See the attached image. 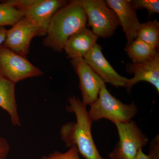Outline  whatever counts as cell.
I'll return each mask as SVG.
<instances>
[{"label":"cell","mask_w":159,"mask_h":159,"mask_svg":"<svg viewBox=\"0 0 159 159\" xmlns=\"http://www.w3.org/2000/svg\"><path fill=\"white\" fill-rule=\"evenodd\" d=\"M107 5L116 15L127 39V45L137 37L141 26L136 9L131 0H106Z\"/></svg>","instance_id":"cell-11"},{"label":"cell","mask_w":159,"mask_h":159,"mask_svg":"<svg viewBox=\"0 0 159 159\" xmlns=\"http://www.w3.org/2000/svg\"><path fill=\"white\" fill-rule=\"evenodd\" d=\"M24 17L20 10L11 6L7 1L0 2V27L14 25Z\"/></svg>","instance_id":"cell-17"},{"label":"cell","mask_w":159,"mask_h":159,"mask_svg":"<svg viewBox=\"0 0 159 159\" xmlns=\"http://www.w3.org/2000/svg\"><path fill=\"white\" fill-rule=\"evenodd\" d=\"M135 159H149L148 155L145 154L143 151V149H141L139 152Z\"/></svg>","instance_id":"cell-23"},{"label":"cell","mask_w":159,"mask_h":159,"mask_svg":"<svg viewBox=\"0 0 159 159\" xmlns=\"http://www.w3.org/2000/svg\"><path fill=\"white\" fill-rule=\"evenodd\" d=\"M10 151V145L7 139L0 137V159H6Z\"/></svg>","instance_id":"cell-21"},{"label":"cell","mask_w":159,"mask_h":159,"mask_svg":"<svg viewBox=\"0 0 159 159\" xmlns=\"http://www.w3.org/2000/svg\"><path fill=\"white\" fill-rule=\"evenodd\" d=\"M98 39L92 30L84 27L69 38L63 51L71 59L83 58L97 43Z\"/></svg>","instance_id":"cell-13"},{"label":"cell","mask_w":159,"mask_h":159,"mask_svg":"<svg viewBox=\"0 0 159 159\" xmlns=\"http://www.w3.org/2000/svg\"><path fill=\"white\" fill-rule=\"evenodd\" d=\"M87 18L82 7L71 1L54 14L49 23L43 45L55 52L63 51L69 38L86 27Z\"/></svg>","instance_id":"cell-2"},{"label":"cell","mask_w":159,"mask_h":159,"mask_svg":"<svg viewBox=\"0 0 159 159\" xmlns=\"http://www.w3.org/2000/svg\"><path fill=\"white\" fill-rule=\"evenodd\" d=\"M8 2L46 34L53 16L69 3L64 0H8Z\"/></svg>","instance_id":"cell-6"},{"label":"cell","mask_w":159,"mask_h":159,"mask_svg":"<svg viewBox=\"0 0 159 159\" xmlns=\"http://www.w3.org/2000/svg\"><path fill=\"white\" fill-rule=\"evenodd\" d=\"M149 159H159V136L157 135L152 140L150 143L149 153L148 155Z\"/></svg>","instance_id":"cell-20"},{"label":"cell","mask_w":159,"mask_h":159,"mask_svg":"<svg viewBox=\"0 0 159 159\" xmlns=\"http://www.w3.org/2000/svg\"><path fill=\"white\" fill-rule=\"evenodd\" d=\"M136 9H145L149 15L153 13H159V0H133L132 1Z\"/></svg>","instance_id":"cell-18"},{"label":"cell","mask_w":159,"mask_h":159,"mask_svg":"<svg viewBox=\"0 0 159 159\" xmlns=\"http://www.w3.org/2000/svg\"><path fill=\"white\" fill-rule=\"evenodd\" d=\"M43 74L42 71L22 56L0 46V76L11 82H18Z\"/></svg>","instance_id":"cell-7"},{"label":"cell","mask_w":159,"mask_h":159,"mask_svg":"<svg viewBox=\"0 0 159 159\" xmlns=\"http://www.w3.org/2000/svg\"><path fill=\"white\" fill-rule=\"evenodd\" d=\"M16 84L0 76V107L10 116L13 126L21 125L15 95Z\"/></svg>","instance_id":"cell-14"},{"label":"cell","mask_w":159,"mask_h":159,"mask_svg":"<svg viewBox=\"0 0 159 159\" xmlns=\"http://www.w3.org/2000/svg\"><path fill=\"white\" fill-rule=\"evenodd\" d=\"M119 140L110 152V159H135L139 152L148 144V137L134 121L117 123Z\"/></svg>","instance_id":"cell-5"},{"label":"cell","mask_w":159,"mask_h":159,"mask_svg":"<svg viewBox=\"0 0 159 159\" xmlns=\"http://www.w3.org/2000/svg\"><path fill=\"white\" fill-rule=\"evenodd\" d=\"M125 51L133 63H139L152 59L159 53L158 51L138 38L126 45Z\"/></svg>","instance_id":"cell-15"},{"label":"cell","mask_w":159,"mask_h":159,"mask_svg":"<svg viewBox=\"0 0 159 159\" xmlns=\"http://www.w3.org/2000/svg\"><path fill=\"white\" fill-rule=\"evenodd\" d=\"M71 65L79 80L82 102L90 106L98 98L101 85L103 83L83 58L71 59Z\"/></svg>","instance_id":"cell-9"},{"label":"cell","mask_w":159,"mask_h":159,"mask_svg":"<svg viewBox=\"0 0 159 159\" xmlns=\"http://www.w3.org/2000/svg\"><path fill=\"white\" fill-rule=\"evenodd\" d=\"M40 159H80L77 148L72 146L64 152L55 151L48 156L43 157Z\"/></svg>","instance_id":"cell-19"},{"label":"cell","mask_w":159,"mask_h":159,"mask_svg":"<svg viewBox=\"0 0 159 159\" xmlns=\"http://www.w3.org/2000/svg\"><path fill=\"white\" fill-rule=\"evenodd\" d=\"M83 59L105 83H107L116 87H125L128 79L119 75L114 70L102 54L99 44L96 43Z\"/></svg>","instance_id":"cell-10"},{"label":"cell","mask_w":159,"mask_h":159,"mask_svg":"<svg viewBox=\"0 0 159 159\" xmlns=\"http://www.w3.org/2000/svg\"><path fill=\"white\" fill-rule=\"evenodd\" d=\"M46 35L34 23L24 17L7 30L6 39L2 45L15 53L26 57L29 54L33 38Z\"/></svg>","instance_id":"cell-8"},{"label":"cell","mask_w":159,"mask_h":159,"mask_svg":"<svg viewBox=\"0 0 159 159\" xmlns=\"http://www.w3.org/2000/svg\"><path fill=\"white\" fill-rule=\"evenodd\" d=\"M0 2H1V1H0Z\"/></svg>","instance_id":"cell-24"},{"label":"cell","mask_w":159,"mask_h":159,"mask_svg":"<svg viewBox=\"0 0 159 159\" xmlns=\"http://www.w3.org/2000/svg\"><path fill=\"white\" fill-rule=\"evenodd\" d=\"M157 51L159 46V23L156 20L141 24L137 37Z\"/></svg>","instance_id":"cell-16"},{"label":"cell","mask_w":159,"mask_h":159,"mask_svg":"<svg viewBox=\"0 0 159 159\" xmlns=\"http://www.w3.org/2000/svg\"><path fill=\"white\" fill-rule=\"evenodd\" d=\"M68 99L69 105L66 109L74 114L76 121L67 122L61 128V138L66 147L75 146L85 159H108L101 156L95 145L92 133L93 122L86 106L75 97H69Z\"/></svg>","instance_id":"cell-1"},{"label":"cell","mask_w":159,"mask_h":159,"mask_svg":"<svg viewBox=\"0 0 159 159\" xmlns=\"http://www.w3.org/2000/svg\"><path fill=\"white\" fill-rule=\"evenodd\" d=\"M126 70L133 74L134 77L128 79L125 87L130 90L134 85L140 81H146L152 84L159 92V54L148 60L139 63H128Z\"/></svg>","instance_id":"cell-12"},{"label":"cell","mask_w":159,"mask_h":159,"mask_svg":"<svg viewBox=\"0 0 159 159\" xmlns=\"http://www.w3.org/2000/svg\"><path fill=\"white\" fill-rule=\"evenodd\" d=\"M7 31L5 27H0V46L3 44L6 39Z\"/></svg>","instance_id":"cell-22"},{"label":"cell","mask_w":159,"mask_h":159,"mask_svg":"<svg viewBox=\"0 0 159 159\" xmlns=\"http://www.w3.org/2000/svg\"><path fill=\"white\" fill-rule=\"evenodd\" d=\"M138 109L134 102L125 104L110 93L102 83L97 100L90 106L89 116L93 122L106 119L116 124L132 120Z\"/></svg>","instance_id":"cell-3"},{"label":"cell","mask_w":159,"mask_h":159,"mask_svg":"<svg viewBox=\"0 0 159 159\" xmlns=\"http://www.w3.org/2000/svg\"><path fill=\"white\" fill-rule=\"evenodd\" d=\"M82 7L92 31L98 37H110L120 25L114 11L103 0H73Z\"/></svg>","instance_id":"cell-4"}]
</instances>
